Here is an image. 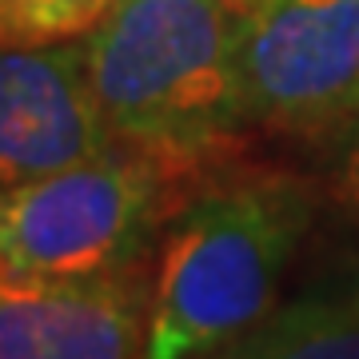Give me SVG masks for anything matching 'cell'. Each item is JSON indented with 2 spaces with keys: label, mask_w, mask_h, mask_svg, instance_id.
Returning a JSON list of instances; mask_svg holds the SVG:
<instances>
[{
  "label": "cell",
  "mask_w": 359,
  "mask_h": 359,
  "mask_svg": "<svg viewBox=\"0 0 359 359\" xmlns=\"http://www.w3.org/2000/svg\"><path fill=\"white\" fill-rule=\"evenodd\" d=\"M152 283L116 276H40L0 264V359H144Z\"/></svg>",
  "instance_id": "cell-5"
},
{
  "label": "cell",
  "mask_w": 359,
  "mask_h": 359,
  "mask_svg": "<svg viewBox=\"0 0 359 359\" xmlns=\"http://www.w3.org/2000/svg\"><path fill=\"white\" fill-rule=\"evenodd\" d=\"M84 65V40L0 48V188L112 152Z\"/></svg>",
  "instance_id": "cell-6"
},
{
  "label": "cell",
  "mask_w": 359,
  "mask_h": 359,
  "mask_svg": "<svg viewBox=\"0 0 359 359\" xmlns=\"http://www.w3.org/2000/svg\"><path fill=\"white\" fill-rule=\"evenodd\" d=\"M172 168L112 152L0 188V264L40 276H116L140 268L172 219Z\"/></svg>",
  "instance_id": "cell-3"
},
{
  "label": "cell",
  "mask_w": 359,
  "mask_h": 359,
  "mask_svg": "<svg viewBox=\"0 0 359 359\" xmlns=\"http://www.w3.org/2000/svg\"><path fill=\"white\" fill-rule=\"evenodd\" d=\"M248 128L323 132L359 116V0H268L236 20Z\"/></svg>",
  "instance_id": "cell-4"
},
{
  "label": "cell",
  "mask_w": 359,
  "mask_h": 359,
  "mask_svg": "<svg viewBox=\"0 0 359 359\" xmlns=\"http://www.w3.org/2000/svg\"><path fill=\"white\" fill-rule=\"evenodd\" d=\"M276 347H280V311H271L268 320H259L256 327H248L236 339L212 347V351H200L192 359H271Z\"/></svg>",
  "instance_id": "cell-9"
},
{
  "label": "cell",
  "mask_w": 359,
  "mask_h": 359,
  "mask_svg": "<svg viewBox=\"0 0 359 359\" xmlns=\"http://www.w3.org/2000/svg\"><path fill=\"white\" fill-rule=\"evenodd\" d=\"M304 228V192L268 176L219 184L172 212L144 359H192L268 320Z\"/></svg>",
  "instance_id": "cell-2"
},
{
  "label": "cell",
  "mask_w": 359,
  "mask_h": 359,
  "mask_svg": "<svg viewBox=\"0 0 359 359\" xmlns=\"http://www.w3.org/2000/svg\"><path fill=\"white\" fill-rule=\"evenodd\" d=\"M271 359H359V283L283 308Z\"/></svg>",
  "instance_id": "cell-7"
},
{
  "label": "cell",
  "mask_w": 359,
  "mask_h": 359,
  "mask_svg": "<svg viewBox=\"0 0 359 359\" xmlns=\"http://www.w3.org/2000/svg\"><path fill=\"white\" fill-rule=\"evenodd\" d=\"M335 196L344 200L347 212L359 216V116L351 120V136H347L344 152H339V168H335Z\"/></svg>",
  "instance_id": "cell-10"
},
{
  "label": "cell",
  "mask_w": 359,
  "mask_h": 359,
  "mask_svg": "<svg viewBox=\"0 0 359 359\" xmlns=\"http://www.w3.org/2000/svg\"><path fill=\"white\" fill-rule=\"evenodd\" d=\"M116 0H0V48H48L84 40Z\"/></svg>",
  "instance_id": "cell-8"
},
{
  "label": "cell",
  "mask_w": 359,
  "mask_h": 359,
  "mask_svg": "<svg viewBox=\"0 0 359 359\" xmlns=\"http://www.w3.org/2000/svg\"><path fill=\"white\" fill-rule=\"evenodd\" d=\"M228 0H116L84 36L112 136L172 172L228 148L244 124Z\"/></svg>",
  "instance_id": "cell-1"
},
{
  "label": "cell",
  "mask_w": 359,
  "mask_h": 359,
  "mask_svg": "<svg viewBox=\"0 0 359 359\" xmlns=\"http://www.w3.org/2000/svg\"><path fill=\"white\" fill-rule=\"evenodd\" d=\"M236 13H252V8H259V4H268V0H228Z\"/></svg>",
  "instance_id": "cell-11"
}]
</instances>
